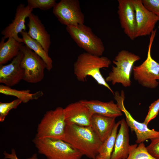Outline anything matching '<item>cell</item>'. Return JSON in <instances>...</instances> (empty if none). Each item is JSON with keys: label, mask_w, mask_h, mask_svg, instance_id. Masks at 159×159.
Returning <instances> with one entry per match:
<instances>
[{"label": "cell", "mask_w": 159, "mask_h": 159, "mask_svg": "<svg viewBox=\"0 0 159 159\" xmlns=\"http://www.w3.org/2000/svg\"><path fill=\"white\" fill-rule=\"evenodd\" d=\"M158 159H159V158Z\"/></svg>", "instance_id": "cell-32"}, {"label": "cell", "mask_w": 159, "mask_h": 159, "mask_svg": "<svg viewBox=\"0 0 159 159\" xmlns=\"http://www.w3.org/2000/svg\"><path fill=\"white\" fill-rule=\"evenodd\" d=\"M117 13L121 28L131 40L136 37V22L132 0H118Z\"/></svg>", "instance_id": "cell-12"}, {"label": "cell", "mask_w": 159, "mask_h": 159, "mask_svg": "<svg viewBox=\"0 0 159 159\" xmlns=\"http://www.w3.org/2000/svg\"><path fill=\"white\" fill-rule=\"evenodd\" d=\"M67 125L74 124L88 127L91 126L93 113L80 100L72 103L64 108Z\"/></svg>", "instance_id": "cell-14"}, {"label": "cell", "mask_w": 159, "mask_h": 159, "mask_svg": "<svg viewBox=\"0 0 159 159\" xmlns=\"http://www.w3.org/2000/svg\"><path fill=\"white\" fill-rule=\"evenodd\" d=\"M129 127L125 120H121L120 128L116 137L110 159H126L127 157L129 144Z\"/></svg>", "instance_id": "cell-17"}, {"label": "cell", "mask_w": 159, "mask_h": 159, "mask_svg": "<svg viewBox=\"0 0 159 159\" xmlns=\"http://www.w3.org/2000/svg\"><path fill=\"white\" fill-rule=\"evenodd\" d=\"M111 63L110 60L107 57L84 52L78 56L74 62V72L77 80L81 82L86 81L88 76H91L98 84L107 88L114 95V92L100 71L101 68H108Z\"/></svg>", "instance_id": "cell-2"}, {"label": "cell", "mask_w": 159, "mask_h": 159, "mask_svg": "<svg viewBox=\"0 0 159 159\" xmlns=\"http://www.w3.org/2000/svg\"><path fill=\"white\" fill-rule=\"evenodd\" d=\"M157 32L154 29L150 34L147 57L145 60L140 65L133 66V76L135 80L143 87L155 89L159 83V63L154 60L151 55L153 43Z\"/></svg>", "instance_id": "cell-5"}, {"label": "cell", "mask_w": 159, "mask_h": 159, "mask_svg": "<svg viewBox=\"0 0 159 159\" xmlns=\"http://www.w3.org/2000/svg\"><path fill=\"white\" fill-rule=\"evenodd\" d=\"M115 118L96 114H93L91 127L102 142L111 133L116 123Z\"/></svg>", "instance_id": "cell-19"}, {"label": "cell", "mask_w": 159, "mask_h": 159, "mask_svg": "<svg viewBox=\"0 0 159 159\" xmlns=\"http://www.w3.org/2000/svg\"><path fill=\"white\" fill-rule=\"evenodd\" d=\"M121 120L116 122L110 135L102 143L98 150V155L102 159H110Z\"/></svg>", "instance_id": "cell-23"}, {"label": "cell", "mask_w": 159, "mask_h": 159, "mask_svg": "<svg viewBox=\"0 0 159 159\" xmlns=\"http://www.w3.org/2000/svg\"><path fill=\"white\" fill-rule=\"evenodd\" d=\"M30 92V91L29 90H18L2 84L0 85L1 93L16 97L24 103H26L32 100H37L44 95L43 92L41 91H39L33 93Z\"/></svg>", "instance_id": "cell-22"}, {"label": "cell", "mask_w": 159, "mask_h": 159, "mask_svg": "<svg viewBox=\"0 0 159 159\" xmlns=\"http://www.w3.org/2000/svg\"><path fill=\"white\" fill-rule=\"evenodd\" d=\"M4 159H19L17 156L16 151L14 149L11 150V153H8L4 151L3 153ZM27 159H38L37 154H34L31 157Z\"/></svg>", "instance_id": "cell-30"}, {"label": "cell", "mask_w": 159, "mask_h": 159, "mask_svg": "<svg viewBox=\"0 0 159 159\" xmlns=\"http://www.w3.org/2000/svg\"><path fill=\"white\" fill-rule=\"evenodd\" d=\"M20 50L23 54L20 64L24 71L23 80L31 83L41 81L44 77V70L47 69L45 62L25 45H21Z\"/></svg>", "instance_id": "cell-8"}, {"label": "cell", "mask_w": 159, "mask_h": 159, "mask_svg": "<svg viewBox=\"0 0 159 159\" xmlns=\"http://www.w3.org/2000/svg\"><path fill=\"white\" fill-rule=\"evenodd\" d=\"M95 159H102L100 157V156L98 155L96 157Z\"/></svg>", "instance_id": "cell-31"}, {"label": "cell", "mask_w": 159, "mask_h": 159, "mask_svg": "<svg viewBox=\"0 0 159 159\" xmlns=\"http://www.w3.org/2000/svg\"><path fill=\"white\" fill-rule=\"evenodd\" d=\"M33 9L29 5L21 4L17 7L14 19L12 22L1 32L4 39L12 37L21 43H23L22 38L18 34L26 31L25 20L32 13Z\"/></svg>", "instance_id": "cell-13"}, {"label": "cell", "mask_w": 159, "mask_h": 159, "mask_svg": "<svg viewBox=\"0 0 159 159\" xmlns=\"http://www.w3.org/2000/svg\"><path fill=\"white\" fill-rule=\"evenodd\" d=\"M66 125L64 108L58 107L47 111L38 124L35 137L60 139Z\"/></svg>", "instance_id": "cell-7"}, {"label": "cell", "mask_w": 159, "mask_h": 159, "mask_svg": "<svg viewBox=\"0 0 159 159\" xmlns=\"http://www.w3.org/2000/svg\"><path fill=\"white\" fill-rule=\"evenodd\" d=\"M52 12L59 21L66 26L85 23V16L78 0H61L53 8Z\"/></svg>", "instance_id": "cell-9"}, {"label": "cell", "mask_w": 159, "mask_h": 159, "mask_svg": "<svg viewBox=\"0 0 159 159\" xmlns=\"http://www.w3.org/2000/svg\"><path fill=\"white\" fill-rule=\"evenodd\" d=\"M27 5L33 9L38 8L46 11L53 8L57 3L55 0H28Z\"/></svg>", "instance_id": "cell-25"}, {"label": "cell", "mask_w": 159, "mask_h": 159, "mask_svg": "<svg viewBox=\"0 0 159 159\" xmlns=\"http://www.w3.org/2000/svg\"><path fill=\"white\" fill-rule=\"evenodd\" d=\"M140 58L139 56L127 50L119 52L113 61L115 66H112L111 71L105 79L107 82H110L113 85L120 83L125 87H130L133 65Z\"/></svg>", "instance_id": "cell-4"}, {"label": "cell", "mask_w": 159, "mask_h": 159, "mask_svg": "<svg viewBox=\"0 0 159 159\" xmlns=\"http://www.w3.org/2000/svg\"><path fill=\"white\" fill-rule=\"evenodd\" d=\"M159 112V98L152 103L150 105L148 114L143 122L147 125L155 118Z\"/></svg>", "instance_id": "cell-27"}, {"label": "cell", "mask_w": 159, "mask_h": 159, "mask_svg": "<svg viewBox=\"0 0 159 159\" xmlns=\"http://www.w3.org/2000/svg\"><path fill=\"white\" fill-rule=\"evenodd\" d=\"M23 40V43L33 50L45 62L47 69L50 71L53 68V61L48 53L43 49L41 44L32 38L26 31H23L20 33Z\"/></svg>", "instance_id": "cell-21"}, {"label": "cell", "mask_w": 159, "mask_h": 159, "mask_svg": "<svg viewBox=\"0 0 159 159\" xmlns=\"http://www.w3.org/2000/svg\"><path fill=\"white\" fill-rule=\"evenodd\" d=\"M150 144L146 147L149 154L156 159L159 158V136L151 139Z\"/></svg>", "instance_id": "cell-28"}, {"label": "cell", "mask_w": 159, "mask_h": 159, "mask_svg": "<svg viewBox=\"0 0 159 159\" xmlns=\"http://www.w3.org/2000/svg\"><path fill=\"white\" fill-rule=\"evenodd\" d=\"M113 95L118 107L125 115L127 125L131 131H134L135 134L137 144L143 143L147 140H151L159 136V131L150 129L143 122L140 123L136 121L126 109L124 104L125 95L123 90H122L120 93L118 91H116Z\"/></svg>", "instance_id": "cell-10"}, {"label": "cell", "mask_w": 159, "mask_h": 159, "mask_svg": "<svg viewBox=\"0 0 159 159\" xmlns=\"http://www.w3.org/2000/svg\"><path fill=\"white\" fill-rule=\"evenodd\" d=\"M33 142L38 153L47 159H81L83 155L70 144L61 140L35 137Z\"/></svg>", "instance_id": "cell-3"}, {"label": "cell", "mask_w": 159, "mask_h": 159, "mask_svg": "<svg viewBox=\"0 0 159 159\" xmlns=\"http://www.w3.org/2000/svg\"><path fill=\"white\" fill-rule=\"evenodd\" d=\"M66 29L78 46L85 52L98 56H102L105 50L103 43L89 26L83 24L67 26Z\"/></svg>", "instance_id": "cell-6"}, {"label": "cell", "mask_w": 159, "mask_h": 159, "mask_svg": "<svg viewBox=\"0 0 159 159\" xmlns=\"http://www.w3.org/2000/svg\"><path fill=\"white\" fill-rule=\"evenodd\" d=\"M80 101L86 105L93 114L115 118L122 115V112L112 100L106 102L96 100H81Z\"/></svg>", "instance_id": "cell-18"}, {"label": "cell", "mask_w": 159, "mask_h": 159, "mask_svg": "<svg viewBox=\"0 0 159 159\" xmlns=\"http://www.w3.org/2000/svg\"><path fill=\"white\" fill-rule=\"evenodd\" d=\"M60 140L68 143L83 155L95 159L102 142L91 126L67 125Z\"/></svg>", "instance_id": "cell-1"}, {"label": "cell", "mask_w": 159, "mask_h": 159, "mask_svg": "<svg viewBox=\"0 0 159 159\" xmlns=\"http://www.w3.org/2000/svg\"><path fill=\"white\" fill-rule=\"evenodd\" d=\"M27 32L32 39L39 42L48 53L51 44L50 36L38 16L32 13L28 17Z\"/></svg>", "instance_id": "cell-16"}, {"label": "cell", "mask_w": 159, "mask_h": 159, "mask_svg": "<svg viewBox=\"0 0 159 159\" xmlns=\"http://www.w3.org/2000/svg\"><path fill=\"white\" fill-rule=\"evenodd\" d=\"M23 53L20 50L11 62L6 65H0V83L11 87L23 79L24 71L20 66Z\"/></svg>", "instance_id": "cell-15"}, {"label": "cell", "mask_w": 159, "mask_h": 159, "mask_svg": "<svg viewBox=\"0 0 159 159\" xmlns=\"http://www.w3.org/2000/svg\"><path fill=\"white\" fill-rule=\"evenodd\" d=\"M22 43L11 37L5 42L2 38L0 43V65L6 64L16 57Z\"/></svg>", "instance_id": "cell-20"}, {"label": "cell", "mask_w": 159, "mask_h": 159, "mask_svg": "<svg viewBox=\"0 0 159 159\" xmlns=\"http://www.w3.org/2000/svg\"><path fill=\"white\" fill-rule=\"evenodd\" d=\"M132 2L135 13L136 38L150 35L159 18L144 6L142 0H132Z\"/></svg>", "instance_id": "cell-11"}, {"label": "cell", "mask_w": 159, "mask_h": 159, "mask_svg": "<svg viewBox=\"0 0 159 159\" xmlns=\"http://www.w3.org/2000/svg\"><path fill=\"white\" fill-rule=\"evenodd\" d=\"M126 159H156L148 153L143 143L130 146L128 156Z\"/></svg>", "instance_id": "cell-24"}, {"label": "cell", "mask_w": 159, "mask_h": 159, "mask_svg": "<svg viewBox=\"0 0 159 159\" xmlns=\"http://www.w3.org/2000/svg\"><path fill=\"white\" fill-rule=\"evenodd\" d=\"M144 6L159 18V0H142Z\"/></svg>", "instance_id": "cell-29"}, {"label": "cell", "mask_w": 159, "mask_h": 159, "mask_svg": "<svg viewBox=\"0 0 159 159\" xmlns=\"http://www.w3.org/2000/svg\"><path fill=\"white\" fill-rule=\"evenodd\" d=\"M21 101L17 99L8 102H0V121L3 122L10 110L16 109Z\"/></svg>", "instance_id": "cell-26"}]
</instances>
